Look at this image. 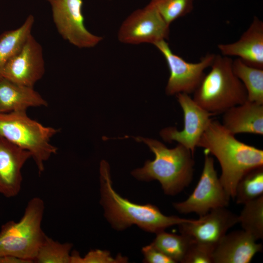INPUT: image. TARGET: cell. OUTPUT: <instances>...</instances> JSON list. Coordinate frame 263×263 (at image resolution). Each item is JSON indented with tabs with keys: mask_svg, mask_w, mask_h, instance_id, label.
I'll use <instances>...</instances> for the list:
<instances>
[{
	"mask_svg": "<svg viewBox=\"0 0 263 263\" xmlns=\"http://www.w3.org/2000/svg\"><path fill=\"white\" fill-rule=\"evenodd\" d=\"M128 259L121 255L116 258L112 257L106 250L99 249L90 251L84 257H80L78 252L74 251L71 255L70 263H126Z\"/></svg>",
	"mask_w": 263,
	"mask_h": 263,
	"instance_id": "obj_26",
	"label": "cell"
},
{
	"mask_svg": "<svg viewBox=\"0 0 263 263\" xmlns=\"http://www.w3.org/2000/svg\"><path fill=\"white\" fill-rule=\"evenodd\" d=\"M149 3L169 26L176 19L189 13L193 7V0H150Z\"/></svg>",
	"mask_w": 263,
	"mask_h": 263,
	"instance_id": "obj_25",
	"label": "cell"
},
{
	"mask_svg": "<svg viewBox=\"0 0 263 263\" xmlns=\"http://www.w3.org/2000/svg\"><path fill=\"white\" fill-rule=\"evenodd\" d=\"M142 252L144 259V262L147 263H175L152 244L143 247Z\"/></svg>",
	"mask_w": 263,
	"mask_h": 263,
	"instance_id": "obj_28",
	"label": "cell"
},
{
	"mask_svg": "<svg viewBox=\"0 0 263 263\" xmlns=\"http://www.w3.org/2000/svg\"><path fill=\"white\" fill-rule=\"evenodd\" d=\"M59 132L30 118L26 111L0 113V136L29 151L40 174L44 163L57 153L51 139Z\"/></svg>",
	"mask_w": 263,
	"mask_h": 263,
	"instance_id": "obj_6",
	"label": "cell"
},
{
	"mask_svg": "<svg viewBox=\"0 0 263 263\" xmlns=\"http://www.w3.org/2000/svg\"><path fill=\"white\" fill-rule=\"evenodd\" d=\"M51 6L52 18L61 37L79 48H90L103 39L90 32L85 25L82 0H46Z\"/></svg>",
	"mask_w": 263,
	"mask_h": 263,
	"instance_id": "obj_9",
	"label": "cell"
},
{
	"mask_svg": "<svg viewBox=\"0 0 263 263\" xmlns=\"http://www.w3.org/2000/svg\"><path fill=\"white\" fill-rule=\"evenodd\" d=\"M223 126L235 135L247 133L263 134V104L247 100L223 113Z\"/></svg>",
	"mask_w": 263,
	"mask_h": 263,
	"instance_id": "obj_17",
	"label": "cell"
},
{
	"mask_svg": "<svg viewBox=\"0 0 263 263\" xmlns=\"http://www.w3.org/2000/svg\"><path fill=\"white\" fill-rule=\"evenodd\" d=\"M44 208L43 200L34 197L19 222L10 221L1 226L0 257L13 256L34 263L46 235L41 228Z\"/></svg>",
	"mask_w": 263,
	"mask_h": 263,
	"instance_id": "obj_5",
	"label": "cell"
},
{
	"mask_svg": "<svg viewBox=\"0 0 263 263\" xmlns=\"http://www.w3.org/2000/svg\"><path fill=\"white\" fill-rule=\"evenodd\" d=\"M263 245L244 230L226 234L212 253V263H249Z\"/></svg>",
	"mask_w": 263,
	"mask_h": 263,
	"instance_id": "obj_16",
	"label": "cell"
},
{
	"mask_svg": "<svg viewBox=\"0 0 263 263\" xmlns=\"http://www.w3.org/2000/svg\"><path fill=\"white\" fill-rule=\"evenodd\" d=\"M34 22V16L30 15L19 27L0 35V78L2 77L3 71L8 62L31 34Z\"/></svg>",
	"mask_w": 263,
	"mask_h": 263,
	"instance_id": "obj_19",
	"label": "cell"
},
{
	"mask_svg": "<svg viewBox=\"0 0 263 263\" xmlns=\"http://www.w3.org/2000/svg\"><path fill=\"white\" fill-rule=\"evenodd\" d=\"M72 247L71 243H60L46 235L34 263H70Z\"/></svg>",
	"mask_w": 263,
	"mask_h": 263,
	"instance_id": "obj_24",
	"label": "cell"
},
{
	"mask_svg": "<svg viewBox=\"0 0 263 263\" xmlns=\"http://www.w3.org/2000/svg\"><path fill=\"white\" fill-rule=\"evenodd\" d=\"M232 70L246 89L247 100L263 104V69L249 66L238 58L233 60Z\"/></svg>",
	"mask_w": 263,
	"mask_h": 263,
	"instance_id": "obj_20",
	"label": "cell"
},
{
	"mask_svg": "<svg viewBox=\"0 0 263 263\" xmlns=\"http://www.w3.org/2000/svg\"><path fill=\"white\" fill-rule=\"evenodd\" d=\"M238 223V215L226 207L213 209L198 219L178 225L181 234L192 243L213 252L229 229Z\"/></svg>",
	"mask_w": 263,
	"mask_h": 263,
	"instance_id": "obj_11",
	"label": "cell"
},
{
	"mask_svg": "<svg viewBox=\"0 0 263 263\" xmlns=\"http://www.w3.org/2000/svg\"><path fill=\"white\" fill-rule=\"evenodd\" d=\"M152 244L175 263L183 261L193 244L186 236L165 232L158 233Z\"/></svg>",
	"mask_w": 263,
	"mask_h": 263,
	"instance_id": "obj_21",
	"label": "cell"
},
{
	"mask_svg": "<svg viewBox=\"0 0 263 263\" xmlns=\"http://www.w3.org/2000/svg\"><path fill=\"white\" fill-rule=\"evenodd\" d=\"M100 204L104 216L117 230L135 225L143 230L157 234L191 220L166 216L154 205L137 204L121 197L113 188L109 166L105 160L100 163Z\"/></svg>",
	"mask_w": 263,
	"mask_h": 263,
	"instance_id": "obj_2",
	"label": "cell"
},
{
	"mask_svg": "<svg viewBox=\"0 0 263 263\" xmlns=\"http://www.w3.org/2000/svg\"><path fill=\"white\" fill-rule=\"evenodd\" d=\"M222 55L238 56L245 64L263 69V22L254 17L248 29L237 41L219 44Z\"/></svg>",
	"mask_w": 263,
	"mask_h": 263,
	"instance_id": "obj_15",
	"label": "cell"
},
{
	"mask_svg": "<svg viewBox=\"0 0 263 263\" xmlns=\"http://www.w3.org/2000/svg\"><path fill=\"white\" fill-rule=\"evenodd\" d=\"M169 25L150 3L131 13L121 24L117 38L122 43L154 44L168 38Z\"/></svg>",
	"mask_w": 263,
	"mask_h": 263,
	"instance_id": "obj_10",
	"label": "cell"
},
{
	"mask_svg": "<svg viewBox=\"0 0 263 263\" xmlns=\"http://www.w3.org/2000/svg\"><path fill=\"white\" fill-rule=\"evenodd\" d=\"M238 215L240 223L244 231L256 241L263 238V195L244 205Z\"/></svg>",
	"mask_w": 263,
	"mask_h": 263,
	"instance_id": "obj_22",
	"label": "cell"
},
{
	"mask_svg": "<svg viewBox=\"0 0 263 263\" xmlns=\"http://www.w3.org/2000/svg\"><path fill=\"white\" fill-rule=\"evenodd\" d=\"M184 114V127L181 131L175 127H168L160 132L163 139L168 142L176 141L188 149L194 155L202 134L215 115L200 106L188 94H176Z\"/></svg>",
	"mask_w": 263,
	"mask_h": 263,
	"instance_id": "obj_12",
	"label": "cell"
},
{
	"mask_svg": "<svg viewBox=\"0 0 263 263\" xmlns=\"http://www.w3.org/2000/svg\"><path fill=\"white\" fill-rule=\"evenodd\" d=\"M45 71L42 46L31 34L5 66L2 77L19 85L34 87Z\"/></svg>",
	"mask_w": 263,
	"mask_h": 263,
	"instance_id": "obj_13",
	"label": "cell"
},
{
	"mask_svg": "<svg viewBox=\"0 0 263 263\" xmlns=\"http://www.w3.org/2000/svg\"><path fill=\"white\" fill-rule=\"evenodd\" d=\"M47 106V101L34 87L17 84L3 77L0 78V113Z\"/></svg>",
	"mask_w": 263,
	"mask_h": 263,
	"instance_id": "obj_18",
	"label": "cell"
},
{
	"mask_svg": "<svg viewBox=\"0 0 263 263\" xmlns=\"http://www.w3.org/2000/svg\"><path fill=\"white\" fill-rule=\"evenodd\" d=\"M197 147L213 155L221 168L219 177L225 190L234 199L240 180L250 170L263 166V150L237 139L217 120H211Z\"/></svg>",
	"mask_w": 263,
	"mask_h": 263,
	"instance_id": "obj_1",
	"label": "cell"
},
{
	"mask_svg": "<svg viewBox=\"0 0 263 263\" xmlns=\"http://www.w3.org/2000/svg\"><path fill=\"white\" fill-rule=\"evenodd\" d=\"M134 138L146 144L155 155L153 160L146 161L143 167L132 172L134 177L145 181L157 180L169 195L179 193L190 184L195 165L190 150L179 144L169 149L155 139Z\"/></svg>",
	"mask_w": 263,
	"mask_h": 263,
	"instance_id": "obj_3",
	"label": "cell"
},
{
	"mask_svg": "<svg viewBox=\"0 0 263 263\" xmlns=\"http://www.w3.org/2000/svg\"><path fill=\"white\" fill-rule=\"evenodd\" d=\"M230 198L218 176L213 158L205 152L202 172L193 191L186 200L174 203L173 206L180 213H195L200 217L213 209L226 207Z\"/></svg>",
	"mask_w": 263,
	"mask_h": 263,
	"instance_id": "obj_7",
	"label": "cell"
},
{
	"mask_svg": "<svg viewBox=\"0 0 263 263\" xmlns=\"http://www.w3.org/2000/svg\"><path fill=\"white\" fill-rule=\"evenodd\" d=\"M31 153L0 136V193L7 198L16 196L21 188V169Z\"/></svg>",
	"mask_w": 263,
	"mask_h": 263,
	"instance_id": "obj_14",
	"label": "cell"
},
{
	"mask_svg": "<svg viewBox=\"0 0 263 263\" xmlns=\"http://www.w3.org/2000/svg\"><path fill=\"white\" fill-rule=\"evenodd\" d=\"M212 253L209 249L193 243L182 263H212Z\"/></svg>",
	"mask_w": 263,
	"mask_h": 263,
	"instance_id": "obj_27",
	"label": "cell"
},
{
	"mask_svg": "<svg viewBox=\"0 0 263 263\" xmlns=\"http://www.w3.org/2000/svg\"><path fill=\"white\" fill-rule=\"evenodd\" d=\"M164 56L169 71L166 87L168 95L193 93L200 84L205 70L211 66L215 55L207 54L197 63L188 62L174 54L166 40L153 44Z\"/></svg>",
	"mask_w": 263,
	"mask_h": 263,
	"instance_id": "obj_8",
	"label": "cell"
},
{
	"mask_svg": "<svg viewBox=\"0 0 263 263\" xmlns=\"http://www.w3.org/2000/svg\"><path fill=\"white\" fill-rule=\"evenodd\" d=\"M263 195V166L246 173L239 181L234 199L244 205Z\"/></svg>",
	"mask_w": 263,
	"mask_h": 263,
	"instance_id": "obj_23",
	"label": "cell"
},
{
	"mask_svg": "<svg viewBox=\"0 0 263 263\" xmlns=\"http://www.w3.org/2000/svg\"><path fill=\"white\" fill-rule=\"evenodd\" d=\"M233 60L215 55L211 70L193 93V99L215 115L247 100L246 89L232 70Z\"/></svg>",
	"mask_w": 263,
	"mask_h": 263,
	"instance_id": "obj_4",
	"label": "cell"
}]
</instances>
